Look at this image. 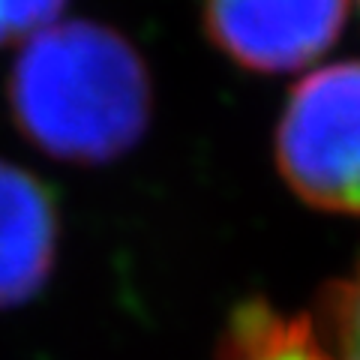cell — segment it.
<instances>
[{
    "label": "cell",
    "mask_w": 360,
    "mask_h": 360,
    "mask_svg": "<svg viewBox=\"0 0 360 360\" xmlns=\"http://www.w3.org/2000/svg\"><path fill=\"white\" fill-rule=\"evenodd\" d=\"M276 165L309 207L360 217V60L328 63L291 87Z\"/></svg>",
    "instance_id": "2"
},
{
    "label": "cell",
    "mask_w": 360,
    "mask_h": 360,
    "mask_svg": "<svg viewBox=\"0 0 360 360\" xmlns=\"http://www.w3.org/2000/svg\"><path fill=\"white\" fill-rule=\"evenodd\" d=\"M58 207L37 174L0 160V309L30 300L58 255Z\"/></svg>",
    "instance_id": "4"
},
{
    "label": "cell",
    "mask_w": 360,
    "mask_h": 360,
    "mask_svg": "<svg viewBox=\"0 0 360 360\" xmlns=\"http://www.w3.org/2000/svg\"><path fill=\"white\" fill-rule=\"evenodd\" d=\"M217 360H328L309 315H288L267 300L243 303L229 319Z\"/></svg>",
    "instance_id": "5"
},
{
    "label": "cell",
    "mask_w": 360,
    "mask_h": 360,
    "mask_svg": "<svg viewBox=\"0 0 360 360\" xmlns=\"http://www.w3.org/2000/svg\"><path fill=\"white\" fill-rule=\"evenodd\" d=\"M9 108L39 150L66 162L127 153L150 120V75L117 30L60 21L21 45L9 72Z\"/></svg>",
    "instance_id": "1"
},
{
    "label": "cell",
    "mask_w": 360,
    "mask_h": 360,
    "mask_svg": "<svg viewBox=\"0 0 360 360\" xmlns=\"http://www.w3.org/2000/svg\"><path fill=\"white\" fill-rule=\"evenodd\" d=\"M63 6L66 0H0V49L51 27Z\"/></svg>",
    "instance_id": "7"
},
{
    "label": "cell",
    "mask_w": 360,
    "mask_h": 360,
    "mask_svg": "<svg viewBox=\"0 0 360 360\" xmlns=\"http://www.w3.org/2000/svg\"><path fill=\"white\" fill-rule=\"evenodd\" d=\"M309 321L328 360H360V262L352 276L321 291Z\"/></svg>",
    "instance_id": "6"
},
{
    "label": "cell",
    "mask_w": 360,
    "mask_h": 360,
    "mask_svg": "<svg viewBox=\"0 0 360 360\" xmlns=\"http://www.w3.org/2000/svg\"><path fill=\"white\" fill-rule=\"evenodd\" d=\"M352 0H198L210 42L250 72H297L342 37Z\"/></svg>",
    "instance_id": "3"
}]
</instances>
